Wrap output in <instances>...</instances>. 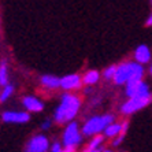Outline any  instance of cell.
I'll list each match as a JSON object with an SVG mask.
<instances>
[{
    "label": "cell",
    "instance_id": "8",
    "mask_svg": "<svg viewBox=\"0 0 152 152\" xmlns=\"http://www.w3.org/2000/svg\"><path fill=\"white\" fill-rule=\"evenodd\" d=\"M80 86H81V77L78 74H70L60 78V88L66 89V91L78 89Z\"/></svg>",
    "mask_w": 152,
    "mask_h": 152
},
{
    "label": "cell",
    "instance_id": "6",
    "mask_svg": "<svg viewBox=\"0 0 152 152\" xmlns=\"http://www.w3.org/2000/svg\"><path fill=\"white\" fill-rule=\"evenodd\" d=\"M48 138L42 134H37L29 140L25 152H47L48 151Z\"/></svg>",
    "mask_w": 152,
    "mask_h": 152
},
{
    "label": "cell",
    "instance_id": "14",
    "mask_svg": "<svg viewBox=\"0 0 152 152\" xmlns=\"http://www.w3.org/2000/svg\"><path fill=\"white\" fill-rule=\"evenodd\" d=\"M99 81V71L96 70H91L84 75V82L86 85H93Z\"/></svg>",
    "mask_w": 152,
    "mask_h": 152
},
{
    "label": "cell",
    "instance_id": "13",
    "mask_svg": "<svg viewBox=\"0 0 152 152\" xmlns=\"http://www.w3.org/2000/svg\"><path fill=\"white\" fill-rule=\"evenodd\" d=\"M104 133H106L107 137H115V136H118L121 133V130H122V125L119 124H110L108 126L104 129Z\"/></svg>",
    "mask_w": 152,
    "mask_h": 152
},
{
    "label": "cell",
    "instance_id": "1",
    "mask_svg": "<svg viewBox=\"0 0 152 152\" xmlns=\"http://www.w3.org/2000/svg\"><path fill=\"white\" fill-rule=\"evenodd\" d=\"M81 102L77 96L74 95H64L62 97V103L58 107V110L55 111V121L59 124L71 121L77 115L78 110H80Z\"/></svg>",
    "mask_w": 152,
    "mask_h": 152
},
{
    "label": "cell",
    "instance_id": "19",
    "mask_svg": "<svg viewBox=\"0 0 152 152\" xmlns=\"http://www.w3.org/2000/svg\"><path fill=\"white\" fill-rule=\"evenodd\" d=\"M64 151L66 152H75V147L74 145H67V147H64Z\"/></svg>",
    "mask_w": 152,
    "mask_h": 152
},
{
    "label": "cell",
    "instance_id": "11",
    "mask_svg": "<svg viewBox=\"0 0 152 152\" xmlns=\"http://www.w3.org/2000/svg\"><path fill=\"white\" fill-rule=\"evenodd\" d=\"M41 84L48 89H55L58 86H60V80L55 75H42Z\"/></svg>",
    "mask_w": 152,
    "mask_h": 152
},
{
    "label": "cell",
    "instance_id": "22",
    "mask_svg": "<svg viewBox=\"0 0 152 152\" xmlns=\"http://www.w3.org/2000/svg\"><path fill=\"white\" fill-rule=\"evenodd\" d=\"M85 152H100V148H96V149H88L86 148V151Z\"/></svg>",
    "mask_w": 152,
    "mask_h": 152
},
{
    "label": "cell",
    "instance_id": "20",
    "mask_svg": "<svg viewBox=\"0 0 152 152\" xmlns=\"http://www.w3.org/2000/svg\"><path fill=\"white\" fill-rule=\"evenodd\" d=\"M41 127H42V129H50V127H51V122H50V121L44 122V124L41 125Z\"/></svg>",
    "mask_w": 152,
    "mask_h": 152
},
{
    "label": "cell",
    "instance_id": "23",
    "mask_svg": "<svg viewBox=\"0 0 152 152\" xmlns=\"http://www.w3.org/2000/svg\"><path fill=\"white\" fill-rule=\"evenodd\" d=\"M103 152H111V151H110V149H106V151H103Z\"/></svg>",
    "mask_w": 152,
    "mask_h": 152
},
{
    "label": "cell",
    "instance_id": "7",
    "mask_svg": "<svg viewBox=\"0 0 152 152\" xmlns=\"http://www.w3.org/2000/svg\"><path fill=\"white\" fill-rule=\"evenodd\" d=\"M4 122L7 124H26L30 119V115L28 113H17V111H7L1 115Z\"/></svg>",
    "mask_w": 152,
    "mask_h": 152
},
{
    "label": "cell",
    "instance_id": "4",
    "mask_svg": "<svg viewBox=\"0 0 152 152\" xmlns=\"http://www.w3.org/2000/svg\"><path fill=\"white\" fill-rule=\"evenodd\" d=\"M82 140V136L78 130V125L75 122H70L66 127V130L63 133V144L64 147H67V145H74L77 147Z\"/></svg>",
    "mask_w": 152,
    "mask_h": 152
},
{
    "label": "cell",
    "instance_id": "16",
    "mask_svg": "<svg viewBox=\"0 0 152 152\" xmlns=\"http://www.w3.org/2000/svg\"><path fill=\"white\" fill-rule=\"evenodd\" d=\"M103 142V136H96L95 138H93L92 141H91V144L88 145V149H96V148H99V145Z\"/></svg>",
    "mask_w": 152,
    "mask_h": 152
},
{
    "label": "cell",
    "instance_id": "18",
    "mask_svg": "<svg viewBox=\"0 0 152 152\" xmlns=\"http://www.w3.org/2000/svg\"><path fill=\"white\" fill-rule=\"evenodd\" d=\"M52 152H66L62 149V145L59 144V142H55V144L52 145Z\"/></svg>",
    "mask_w": 152,
    "mask_h": 152
},
{
    "label": "cell",
    "instance_id": "21",
    "mask_svg": "<svg viewBox=\"0 0 152 152\" xmlns=\"http://www.w3.org/2000/svg\"><path fill=\"white\" fill-rule=\"evenodd\" d=\"M147 26H152V14H151V17L148 18V21H147Z\"/></svg>",
    "mask_w": 152,
    "mask_h": 152
},
{
    "label": "cell",
    "instance_id": "15",
    "mask_svg": "<svg viewBox=\"0 0 152 152\" xmlns=\"http://www.w3.org/2000/svg\"><path fill=\"white\" fill-rule=\"evenodd\" d=\"M12 92H14V86H12V85H6L3 89V92L0 93V103L6 102V100L12 95Z\"/></svg>",
    "mask_w": 152,
    "mask_h": 152
},
{
    "label": "cell",
    "instance_id": "2",
    "mask_svg": "<svg viewBox=\"0 0 152 152\" xmlns=\"http://www.w3.org/2000/svg\"><path fill=\"white\" fill-rule=\"evenodd\" d=\"M114 117L113 115H97L93 117L85 122L84 127H82V134L85 136H92V134H99L100 132H103L110 124H113Z\"/></svg>",
    "mask_w": 152,
    "mask_h": 152
},
{
    "label": "cell",
    "instance_id": "3",
    "mask_svg": "<svg viewBox=\"0 0 152 152\" xmlns=\"http://www.w3.org/2000/svg\"><path fill=\"white\" fill-rule=\"evenodd\" d=\"M151 100H152L151 93H148V95H142V96H133V97H130V99L127 100L124 106H122L121 110H122L124 114L129 115V114H133V113H136V111L147 107L149 103H151Z\"/></svg>",
    "mask_w": 152,
    "mask_h": 152
},
{
    "label": "cell",
    "instance_id": "24",
    "mask_svg": "<svg viewBox=\"0 0 152 152\" xmlns=\"http://www.w3.org/2000/svg\"><path fill=\"white\" fill-rule=\"evenodd\" d=\"M151 74H152V66H151Z\"/></svg>",
    "mask_w": 152,
    "mask_h": 152
},
{
    "label": "cell",
    "instance_id": "5",
    "mask_svg": "<svg viewBox=\"0 0 152 152\" xmlns=\"http://www.w3.org/2000/svg\"><path fill=\"white\" fill-rule=\"evenodd\" d=\"M133 66H134V63H132V62H125V63L117 66V70H115V74H114V78H113L114 82L117 85L126 84L132 75Z\"/></svg>",
    "mask_w": 152,
    "mask_h": 152
},
{
    "label": "cell",
    "instance_id": "10",
    "mask_svg": "<svg viewBox=\"0 0 152 152\" xmlns=\"http://www.w3.org/2000/svg\"><path fill=\"white\" fill-rule=\"evenodd\" d=\"M22 103H23V106H25L26 110L32 111V113H40V111L44 108V104H42L39 99L33 97V96H26Z\"/></svg>",
    "mask_w": 152,
    "mask_h": 152
},
{
    "label": "cell",
    "instance_id": "9",
    "mask_svg": "<svg viewBox=\"0 0 152 152\" xmlns=\"http://www.w3.org/2000/svg\"><path fill=\"white\" fill-rule=\"evenodd\" d=\"M134 58L140 64H145L148 63L149 60H151V51L147 45L141 44L140 47H137V50L134 52Z\"/></svg>",
    "mask_w": 152,
    "mask_h": 152
},
{
    "label": "cell",
    "instance_id": "12",
    "mask_svg": "<svg viewBox=\"0 0 152 152\" xmlns=\"http://www.w3.org/2000/svg\"><path fill=\"white\" fill-rule=\"evenodd\" d=\"M0 85L1 86L8 85V71H7V62L6 60L0 62Z\"/></svg>",
    "mask_w": 152,
    "mask_h": 152
},
{
    "label": "cell",
    "instance_id": "17",
    "mask_svg": "<svg viewBox=\"0 0 152 152\" xmlns=\"http://www.w3.org/2000/svg\"><path fill=\"white\" fill-rule=\"evenodd\" d=\"M115 70H117V66H110L108 69H106V70H104V78H107V80H111V78H114Z\"/></svg>",
    "mask_w": 152,
    "mask_h": 152
}]
</instances>
